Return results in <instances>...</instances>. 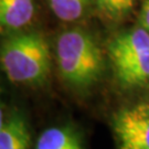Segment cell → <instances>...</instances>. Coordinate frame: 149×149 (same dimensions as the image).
I'll return each mask as SVG.
<instances>
[{
  "label": "cell",
  "mask_w": 149,
  "mask_h": 149,
  "mask_svg": "<svg viewBox=\"0 0 149 149\" xmlns=\"http://www.w3.org/2000/svg\"><path fill=\"white\" fill-rule=\"evenodd\" d=\"M0 64L12 83L41 85L51 69L48 42L36 32L12 36L0 48Z\"/></svg>",
  "instance_id": "6da1fadb"
},
{
  "label": "cell",
  "mask_w": 149,
  "mask_h": 149,
  "mask_svg": "<svg viewBox=\"0 0 149 149\" xmlns=\"http://www.w3.org/2000/svg\"><path fill=\"white\" fill-rule=\"evenodd\" d=\"M53 13L60 20L75 21L84 13L88 0H48Z\"/></svg>",
  "instance_id": "ba28073f"
},
{
  "label": "cell",
  "mask_w": 149,
  "mask_h": 149,
  "mask_svg": "<svg viewBox=\"0 0 149 149\" xmlns=\"http://www.w3.org/2000/svg\"><path fill=\"white\" fill-rule=\"evenodd\" d=\"M140 21L145 30L149 32V0H145L143 5L141 13H140Z\"/></svg>",
  "instance_id": "30bf717a"
},
{
  "label": "cell",
  "mask_w": 149,
  "mask_h": 149,
  "mask_svg": "<svg viewBox=\"0 0 149 149\" xmlns=\"http://www.w3.org/2000/svg\"><path fill=\"white\" fill-rule=\"evenodd\" d=\"M56 60L64 81L84 90L100 80L104 61L98 44L86 32L69 30L56 41Z\"/></svg>",
  "instance_id": "7a4b0ae2"
},
{
  "label": "cell",
  "mask_w": 149,
  "mask_h": 149,
  "mask_svg": "<svg viewBox=\"0 0 149 149\" xmlns=\"http://www.w3.org/2000/svg\"><path fill=\"white\" fill-rule=\"evenodd\" d=\"M5 123V113H3V103H2V96H1V88H0V129Z\"/></svg>",
  "instance_id": "8fae6325"
},
{
  "label": "cell",
  "mask_w": 149,
  "mask_h": 149,
  "mask_svg": "<svg viewBox=\"0 0 149 149\" xmlns=\"http://www.w3.org/2000/svg\"><path fill=\"white\" fill-rule=\"evenodd\" d=\"M34 11L33 0H0V33L27 26Z\"/></svg>",
  "instance_id": "5b68a950"
},
{
  "label": "cell",
  "mask_w": 149,
  "mask_h": 149,
  "mask_svg": "<svg viewBox=\"0 0 149 149\" xmlns=\"http://www.w3.org/2000/svg\"><path fill=\"white\" fill-rule=\"evenodd\" d=\"M31 137L24 116L12 112L0 129V149H30Z\"/></svg>",
  "instance_id": "8992f818"
},
{
  "label": "cell",
  "mask_w": 149,
  "mask_h": 149,
  "mask_svg": "<svg viewBox=\"0 0 149 149\" xmlns=\"http://www.w3.org/2000/svg\"><path fill=\"white\" fill-rule=\"evenodd\" d=\"M34 149H85L81 136L70 127H51L43 132Z\"/></svg>",
  "instance_id": "52a82bcc"
},
{
  "label": "cell",
  "mask_w": 149,
  "mask_h": 149,
  "mask_svg": "<svg viewBox=\"0 0 149 149\" xmlns=\"http://www.w3.org/2000/svg\"><path fill=\"white\" fill-rule=\"evenodd\" d=\"M119 81L128 86H137L149 80V32L136 29L123 33L108 47Z\"/></svg>",
  "instance_id": "3957f363"
},
{
  "label": "cell",
  "mask_w": 149,
  "mask_h": 149,
  "mask_svg": "<svg viewBox=\"0 0 149 149\" xmlns=\"http://www.w3.org/2000/svg\"><path fill=\"white\" fill-rule=\"evenodd\" d=\"M118 149H149V103L119 109L113 120Z\"/></svg>",
  "instance_id": "277c9868"
},
{
  "label": "cell",
  "mask_w": 149,
  "mask_h": 149,
  "mask_svg": "<svg viewBox=\"0 0 149 149\" xmlns=\"http://www.w3.org/2000/svg\"><path fill=\"white\" fill-rule=\"evenodd\" d=\"M102 11L111 17H120L132 10L135 0H96Z\"/></svg>",
  "instance_id": "9c48e42d"
}]
</instances>
